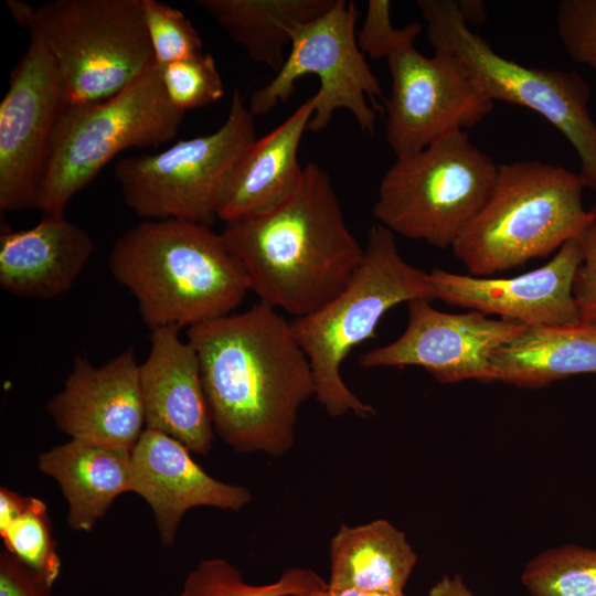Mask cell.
Returning <instances> with one entry per match:
<instances>
[{"instance_id": "cell-1", "label": "cell", "mask_w": 596, "mask_h": 596, "mask_svg": "<svg viewBox=\"0 0 596 596\" xmlns=\"http://www.w3.org/2000/svg\"><path fill=\"white\" fill-rule=\"evenodd\" d=\"M214 433L237 453L280 457L295 444L300 407L316 395L290 320L258 301L187 329Z\"/></svg>"}, {"instance_id": "cell-2", "label": "cell", "mask_w": 596, "mask_h": 596, "mask_svg": "<svg viewBox=\"0 0 596 596\" xmlns=\"http://www.w3.org/2000/svg\"><path fill=\"white\" fill-rule=\"evenodd\" d=\"M222 235L259 301L292 318L334 298L364 254L329 174L315 162L304 167L302 182L291 194L267 210L226 222Z\"/></svg>"}, {"instance_id": "cell-3", "label": "cell", "mask_w": 596, "mask_h": 596, "mask_svg": "<svg viewBox=\"0 0 596 596\" xmlns=\"http://www.w3.org/2000/svg\"><path fill=\"white\" fill-rule=\"evenodd\" d=\"M107 263L151 330L190 328L227 316L251 290L222 233L196 222L146 220L118 237Z\"/></svg>"}, {"instance_id": "cell-4", "label": "cell", "mask_w": 596, "mask_h": 596, "mask_svg": "<svg viewBox=\"0 0 596 596\" xmlns=\"http://www.w3.org/2000/svg\"><path fill=\"white\" fill-rule=\"evenodd\" d=\"M416 299L435 300L429 274L407 263L395 234L376 222L369 228L362 262L344 288L318 310L290 320L311 365L315 397L330 416L375 415L348 387L341 365L355 347L374 337L391 308Z\"/></svg>"}, {"instance_id": "cell-5", "label": "cell", "mask_w": 596, "mask_h": 596, "mask_svg": "<svg viewBox=\"0 0 596 596\" xmlns=\"http://www.w3.org/2000/svg\"><path fill=\"white\" fill-rule=\"evenodd\" d=\"M579 173L540 160L498 166L489 198L451 246L471 276L521 266L558 251L589 220Z\"/></svg>"}, {"instance_id": "cell-6", "label": "cell", "mask_w": 596, "mask_h": 596, "mask_svg": "<svg viewBox=\"0 0 596 596\" xmlns=\"http://www.w3.org/2000/svg\"><path fill=\"white\" fill-rule=\"evenodd\" d=\"M421 24L394 28L391 2L370 0L361 30L360 50L371 58H385L391 95L384 99L385 140L396 157L417 152L440 138L467 131L494 107L462 63L453 54L433 56L414 46Z\"/></svg>"}, {"instance_id": "cell-7", "label": "cell", "mask_w": 596, "mask_h": 596, "mask_svg": "<svg viewBox=\"0 0 596 596\" xmlns=\"http://www.w3.org/2000/svg\"><path fill=\"white\" fill-rule=\"evenodd\" d=\"M184 111L170 102L161 67L151 64L117 94L94 103L65 104L36 209L64 215L72 198L120 151L172 139Z\"/></svg>"}, {"instance_id": "cell-8", "label": "cell", "mask_w": 596, "mask_h": 596, "mask_svg": "<svg viewBox=\"0 0 596 596\" xmlns=\"http://www.w3.org/2000/svg\"><path fill=\"white\" fill-rule=\"evenodd\" d=\"M498 166L467 131L396 157L381 179L373 215L393 234L451 247L492 190Z\"/></svg>"}, {"instance_id": "cell-9", "label": "cell", "mask_w": 596, "mask_h": 596, "mask_svg": "<svg viewBox=\"0 0 596 596\" xmlns=\"http://www.w3.org/2000/svg\"><path fill=\"white\" fill-rule=\"evenodd\" d=\"M51 55L65 104L106 99L156 63L142 0H54L26 25Z\"/></svg>"}, {"instance_id": "cell-10", "label": "cell", "mask_w": 596, "mask_h": 596, "mask_svg": "<svg viewBox=\"0 0 596 596\" xmlns=\"http://www.w3.org/2000/svg\"><path fill=\"white\" fill-rule=\"evenodd\" d=\"M417 7L435 52L457 57L492 102L526 107L558 129L578 157L585 187L596 191V123L587 82L575 71L531 67L498 54L469 29L456 0H419Z\"/></svg>"}, {"instance_id": "cell-11", "label": "cell", "mask_w": 596, "mask_h": 596, "mask_svg": "<svg viewBox=\"0 0 596 596\" xmlns=\"http://www.w3.org/2000/svg\"><path fill=\"white\" fill-rule=\"evenodd\" d=\"M256 139L254 116L235 89L216 131L180 140L158 153L124 158L114 175L125 203L138 216L211 225L233 171Z\"/></svg>"}, {"instance_id": "cell-12", "label": "cell", "mask_w": 596, "mask_h": 596, "mask_svg": "<svg viewBox=\"0 0 596 596\" xmlns=\"http://www.w3.org/2000/svg\"><path fill=\"white\" fill-rule=\"evenodd\" d=\"M356 19L353 1L334 0L326 12L298 24L280 70L251 94V114L255 117L269 113L291 96L300 77L316 75L320 88L315 94L316 108L308 130L324 129L336 110L343 108L353 115L363 132L373 135L376 116L366 99L376 107L384 94L359 47Z\"/></svg>"}, {"instance_id": "cell-13", "label": "cell", "mask_w": 596, "mask_h": 596, "mask_svg": "<svg viewBox=\"0 0 596 596\" xmlns=\"http://www.w3.org/2000/svg\"><path fill=\"white\" fill-rule=\"evenodd\" d=\"M64 105L54 62L31 36L0 103L1 212L36 209Z\"/></svg>"}, {"instance_id": "cell-14", "label": "cell", "mask_w": 596, "mask_h": 596, "mask_svg": "<svg viewBox=\"0 0 596 596\" xmlns=\"http://www.w3.org/2000/svg\"><path fill=\"white\" fill-rule=\"evenodd\" d=\"M407 308L408 321L403 333L362 353L361 366H418L443 384L498 381L491 353L526 327L477 311H440L426 299L412 300Z\"/></svg>"}, {"instance_id": "cell-15", "label": "cell", "mask_w": 596, "mask_h": 596, "mask_svg": "<svg viewBox=\"0 0 596 596\" xmlns=\"http://www.w3.org/2000/svg\"><path fill=\"white\" fill-rule=\"evenodd\" d=\"M582 262L578 238L567 241L545 265L511 278H485L433 268L435 300L497 315L522 326L583 322L573 297V281Z\"/></svg>"}, {"instance_id": "cell-16", "label": "cell", "mask_w": 596, "mask_h": 596, "mask_svg": "<svg viewBox=\"0 0 596 596\" xmlns=\"http://www.w3.org/2000/svg\"><path fill=\"white\" fill-rule=\"evenodd\" d=\"M139 366L132 348L100 366L76 355L46 412L72 439L132 451L145 430Z\"/></svg>"}, {"instance_id": "cell-17", "label": "cell", "mask_w": 596, "mask_h": 596, "mask_svg": "<svg viewBox=\"0 0 596 596\" xmlns=\"http://www.w3.org/2000/svg\"><path fill=\"white\" fill-rule=\"evenodd\" d=\"M150 505L163 545L171 546L184 513L195 507L240 511L252 499L248 488L206 473L190 450L152 429L142 432L131 451V489Z\"/></svg>"}, {"instance_id": "cell-18", "label": "cell", "mask_w": 596, "mask_h": 596, "mask_svg": "<svg viewBox=\"0 0 596 596\" xmlns=\"http://www.w3.org/2000/svg\"><path fill=\"white\" fill-rule=\"evenodd\" d=\"M179 331L178 327L151 330L150 351L139 366L145 428L206 455L215 435L211 411L196 352Z\"/></svg>"}, {"instance_id": "cell-19", "label": "cell", "mask_w": 596, "mask_h": 596, "mask_svg": "<svg viewBox=\"0 0 596 596\" xmlns=\"http://www.w3.org/2000/svg\"><path fill=\"white\" fill-rule=\"evenodd\" d=\"M95 252L89 234L64 215H43L29 230L0 236V286L7 292L51 299L72 288Z\"/></svg>"}, {"instance_id": "cell-20", "label": "cell", "mask_w": 596, "mask_h": 596, "mask_svg": "<svg viewBox=\"0 0 596 596\" xmlns=\"http://www.w3.org/2000/svg\"><path fill=\"white\" fill-rule=\"evenodd\" d=\"M312 95L270 132L256 139L237 163L223 193L224 223L267 210L302 182L298 149L316 108Z\"/></svg>"}, {"instance_id": "cell-21", "label": "cell", "mask_w": 596, "mask_h": 596, "mask_svg": "<svg viewBox=\"0 0 596 596\" xmlns=\"http://www.w3.org/2000/svg\"><path fill=\"white\" fill-rule=\"evenodd\" d=\"M39 469L60 486L67 522L91 531L113 501L131 489V451L72 439L39 455Z\"/></svg>"}, {"instance_id": "cell-22", "label": "cell", "mask_w": 596, "mask_h": 596, "mask_svg": "<svg viewBox=\"0 0 596 596\" xmlns=\"http://www.w3.org/2000/svg\"><path fill=\"white\" fill-rule=\"evenodd\" d=\"M498 381L542 387L583 373H596V324L525 327L490 356Z\"/></svg>"}, {"instance_id": "cell-23", "label": "cell", "mask_w": 596, "mask_h": 596, "mask_svg": "<svg viewBox=\"0 0 596 596\" xmlns=\"http://www.w3.org/2000/svg\"><path fill=\"white\" fill-rule=\"evenodd\" d=\"M331 589L404 593L417 556L403 531L377 519L365 524H341L329 547Z\"/></svg>"}, {"instance_id": "cell-24", "label": "cell", "mask_w": 596, "mask_h": 596, "mask_svg": "<svg viewBox=\"0 0 596 596\" xmlns=\"http://www.w3.org/2000/svg\"><path fill=\"white\" fill-rule=\"evenodd\" d=\"M334 0H199L243 46L248 57L277 73L286 60L294 29L326 12Z\"/></svg>"}, {"instance_id": "cell-25", "label": "cell", "mask_w": 596, "mask_h": 596, "mask_svg": "<svg viewBox=\"0 0 596 596\" xmlns=\"http://www.w3.org/2000/svg\"><path fill=\"white\" fill-rule=\"evenodd\" d=\"M0 536L6 551L29 566L51 586L61 571L56 541L46 504L0 488Z\"/></svg>"}, {"instance_id": "cell-26", "label": "cell", "mask_w": 596, "mask_h": 596, "mask_svg": "<svg viewBox=\"0 0 596 596\" xmlns=\"http://www.w3.org/2000/svg\"><path fill=\"white\" fill-rule=\"evenodd\" d=\"M327 584L312 570L289 567L273 583L253 585L226 560L210 558L188 574L177 596H296Z\"/></svg>"}, {"instance_id": "cell-27", "label": "cell", "mask_w": 596, "mask_h": 596, "mask_svg": "<svg viewBox=\"0 0 596 596\" xmlns=\"http://www.w3.org/2000/svg\"><path fill=\"white\" fill-rule=\"evenodd\" d=\"M521 582L531 596H596V549L546 550L529 561Z\"/></svg>"}, {"instance_id": "cell-28", "label": "cell", "mask_w": 596, "mask_h": 596, "mask_svg": "<svg viewBox=\"0 0 596 596\" xmlns=\"http://www.w3.org/2000/svg\"><path fill=\"white\" fill-rule=\"evenodd\" d=\"M160 67L170 102L184 113L211 105L224 94L215 60L210 53L202 52Z\"/></svg>"}, {"instance_id": "cell-29", "label": "cell", "mask_w": 596, "mask_h": 596, "mask_svg": "<svg viewBox=\"0 0 596 596\" xmlns=\"http://www.w3.org/2000/svg\"><path fill=\"white\" fill-rule=\"evenodd\" d=\"M142 7L158 65L163 66L202 53V40L183 12L157 0H142Z\"/></svg>"}, {"instance_id": "cell-30", "label": "cell", "mask_w": 596, "mask_h": 596, "mask_svg": "<svg viewBox=\"0 0 596 596\" xmlns=\"http://www.w3.org/2000/svg\"><path fill=\"white\" fill-rule=\"evenodd\" d=\"M555 24L570 57L588 66L596 79V0H562Z\"/></svg>"}, {"instance_id": "cell-31", "label": "cell", "mask_w": 596, "mask_h": 596, "mask_svg": "<svg viewBox=\"0 0 596 596\" xmlns=\"http://www.w3.org/2000/svg\"><path fill=\"white\" fill-rule=\"evenodd\" d=\"M582 262L573 281V297L581 320L596 324V203L589 209V220L577 236Z\"/></svg>"}, {"instance_id": "cell-32", "label": "cell", "mask_w": 596, "mask_h": 596, "mask_svg": "<svg viewBox=\"0 0 596 596\" xmlns=\"http://www.w3.org/2000/svg\"><path fill=\"white\" fill-rule=\"evenodd\" d=\"M51 585L8 551L0 555V596H50Z\"/></svg>"}, {"instance_id": "cell-33", "label": "cell", "mask_w": 596, "mask_h": 596, "mask_svg": "<svg viewBox=\"0 0 596 596\" xmlns=\"http://www.w3.org/2000/svg\"><path fill=\"white\" fill-rule=\"evenodd\" d=\"M427 596H475L459 574L444 575L428 590Z\"/></svg>"}, {"instance_id": "cell-34", "label": "cell", "mask_w": 596, "mask_h": 596, "mask_svg": "<svg viewBox=\"0 0 596 596\" xmlns=\"http://www.w3.org/2000/svg\"><path fill=\"white\" fill-rule=\"evenodd\" d=\"M459 12L464 21L469 25L481 24L486 20V7L483 2L478 0H459L456 1Z\"/></svg>"}, {"instance_id": "cell-35", "label": "cell", "mask_w": 596, "mask_h": 596, "mask_svg": "<svg viewBox=\"0 0 596 596\" xmlns=\"http://www.w3.org/2000/svg\"><path fill=\"white\" fill-rule=\"evenodd\" d=\"M296 596H405L404 593L400 594H382V593H370V592H363L355 588H345V589H331L328 587V584L326 587L302 593Z\"/></svg>"}]
</instances>
